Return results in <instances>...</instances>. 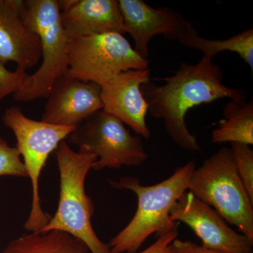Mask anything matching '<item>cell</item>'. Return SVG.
<instances>
[{"label":"cell","mask_w":253,"mask_h":253,"mask_svg":"<svg viewBox=\"0 0 253 253\" xmlns=\"http://www.w3.org/2000/svg\"><path fill=\"white\" fill-rule=\"evenodd\" d=\"M221 68L203 56L196 64L183 62L178 71L164 78L162 85L151 81L141 86L153 118L162 119L168 135L186 151H201L200 145L188 129L186 113L200 105L221 99L246 101L247 91L231 88L222 83Z\"/></svg>","instance_id":"cell-1"},{"label":"cell","mask_w":253,"mask_h":253,"mask_svg":"<svg viewBox=\"0 0 253 253\" xmlns=\"http://www.w3.org/2000/svg\"><path fill=\"white\" fill-rule=\"evenodd\" d=\"M196 168V162L190 161L176 168L168 179L151 186L142 185L134 176H126L119 181L109 179L110 185L133 191L138 200L134 217L110 241L111 253H136L152 234L162 236L178 228V224L171 220V210L187 191Z\"/></svg>","instance_id":"cell-2"},{"label":"cell","mask_w":253,"mask_h":253,"mask_svg":"<svg viewBox=\"0 0 253 253\" xmlns=\"http://www.w3.org/2000/svg\"><path fill=\"white\" fill-rule=\"evenodd\" d=\"M55 154L60 174L59 205L54 217L40 233L63 231L83 241L91 253H111L109 244L98 237L91 224L94 204L84 188L86 176L97 157L73 151L65 140Z\"/></svg>","instance_id":"cell-3"},{"label":"cell","mask_w":253,"mask_h":253,"mask_svg":"<svg viewBox=\"0 0 253 253\" xmlns=\"http://www.w3.org/2000/svg\"><path fill=\"white\" fill-rule=\"evenodd\" d=\"M187 191L253 241V201L236 170L230 148L221 147L195 168Z\"/></svg>","instance_id":"cell-4"},{"label":"cell","mask_w":253,"mask_h":253,"mask_svg":"<svg viewBox=\"0 0 253 253\" xmlns=\"http://www.w3.org/2000/svg\"><path fill=\"white\" fill-rule=\"evenodd\" d=\"M23 18L39 36L42 59L26 84L13 95L18 102H29L47 98L55 82L66 74L70 38L61 24L57 0H24Z\"/></svg>","instance_id":"cell-5"},{"label":"cell","mask_w":253,"mask_h":253,"mask_svg":"<svg viewBox=\"0 0 253 253\" xmlns=\"http://www.w3.org/2000/svg\"><path fill=\"white\" fill-rule=\"evenodd\" d=\"M3 124L14 132L16 146L31 179L33 198L31 212L24 224L31 233H40L51 217L44 212L39 194V179L49 155L76 127L56 126L28 118L18 106L5 110Z\"/></svg>","instance_id":"cell-6"},{"label":"cell","mask_w":253,"mask_h":253,"mask_svg":"<svg viewBox=\"0 0 253 253\" xmlns=\"http://www.w3.org/2000/svg\"><path fill=\"white\" fill-rule=\"evenodd\" d=\"M149 65L120 33L70 38V77L102 86L121 73L147 69Z\"/></svg>","instance_id":"cell-7"},{"label":"cell","mask_w":253,"mask_h":253,"mask_svg":"<svg viewBox=\"0 0 253 253\" xmlns=\"http://www.w3.org/2000/svg\"><path fill=\"white\" fill-rule=\"evenodd\" d=\"M80 152L96 155L92 169L138 167L147 160L141 136H134L117 118L100 110L70 135Z\"/></svg>","instance_id":"cell-8"},{"label":"cell","mask_w":253,"mask_h":253,"mask_svg":"<svg viewBox=\"0 0 253 253\" xmlns=\"http://www.w3.org/2000/svg\"><path fill=\"white\" fill-rule=\"evenodd\" d=\"M170 218L189 226L205 249L218 253H253V241L231 229L219 213L189 191L173 206Z\"/></svg>","instance_id":"cell-9"},{"label":"cell","mask_w":253,"mask_h":253,"mask_svg":"<svg viewBox=\"0 0 253 253\" xmlns=\"http://www.w3.org/2000/svg\"><path fill=\"white\" fill-rule=\"evenodd\" d=\"M126 33L134 41V49L148 60L149 43L161 35L169 41H178L189 22L174 9L154 8L142 0H118Z\"/></svg>","instance_id":"cell-10"},{"label":"cell","mask_w":253,"mask_h":253,"mask_svg":"<svg viewBox=\"0 0 253 253\" xmlns=\"http://www.w3.org/2000/svg\"><path fill=\"white\" fill-rule=\"evenodd\" d=\"M101 93L99 84L63 75L55 82L42 121L56 126L77 127L103 109Z\"/></svg>","instance_id":"cell-11"},{"label":"cell","mask_w":253,"mask_h":253,"mask_svg":"<svg viewBox=\"0 0 253 253\" xmlns=\"http://www.w3.org/2000/svg\"><path fill=\"white\" fill-rule=\"evenodd\" d=\"M150 78L149 68L130 70L120 73L101 86L103 110L146 139L151 136L146 120L149 105L141 86L150 81Z\"/></svg>","instance_id":"cell-12"},{"label":"cell","mask_w":253,"mask_h":253,"mask_svg":"<svg viewBox=\"0 0 253 253\" xmlns=\"http://www.w3.org/2000/svg\"><path fill=\"white\" fill-rule=\"evenodd\" d=\"M24 0H0V62L26 71L41 59L39 36L23 18Z\"/></svg>","instance_id":"cell-13"},{"label":"cell","mask_w":253,"mask_h":253,"mask_svg":"<svg viewBox=\"0 0 253 253\" xmlns=\"http://www.w3.org/2000/svg\"><path fill=\"white\" fill-rule=\"evenodd\" d=\"M61 24L70 38L126 33L118 0L58 1Z\"/></svg>","instance_id":"cell-14"},{"label":"cell","mask_w":253,"mask_h":253,"mask_svg":"<svg viewBox=\"0 0 253 253\" xmlns=\"http://www.w3.org/2000/svg\"><path fill=\"white\" fill-rule=\"evenodd\" d=\"M180 44L190 49L200 50L204 57L212 59L222 51H232L239 54L253 71V29L246 30L226 40H208L199 36L189 22L186 31L178 39Z\"/></svg>","instance_id":"cell-15"},{"label":"cell","mask_w":253,"mask_h":253,"mask_svg":"<svg viewBox=\"0 0 253 253\" xmlns=\"http://www.w3.org/2000/svg\"><path fill=\"white\" fill-rule=\"evenodd\" d=\"M224 119L212 131L214 144L229 142L253 144V101L230 100L223 109Z\"/></svg>","instance_id":"cell-16"},{"label":"cell","mask_w":253,"mask_h":253,"mask_svg":"<svg viewBox=\"0 0 253 253\" xmlns=\"http://www.w3.org/2000/svg\"><path fill=\"white\" fill-rule=\"evenodd\" d=\"M85 244L71 234L52 230L23 234L13 240L1 253H89Z\"/></svg>","instance_id":"cell-17"},{"label":"cell","mask_w":253,"mask_h":253,"mask_svg":"<svg viewBox=\"0 0 253 253\" xmlns=\"http://www.w3.org/2000/svg\"><path fill=\"white\" fill-rule=\"evenodd\" d=\"M231 150L238 174L253 201V151L249 145L241 143L231 144Z\"/></svg>","instance_id":"cell-18"},{"label":"cell","mask_w":253,"mask_h":253,"mask_svg":"<svg viewBox=\"0 0 253 253\" xmlns=\"http://www.w3.org/2000/svg\"><path fill=\"white\" fill-rule=\"evenodd\" d=\"M0 176L28 177L21 154L17 148L9 146L0 136Z\"/></svg>","instance_id":"cell-19"},{"label":"cell","mask_w":253,"mask_h":253,"mask_svg":"<svg viewBox=\"0 0 253 253\" xmlns=\"http://www.w3.org/2000/svg\"><path fill=\"white\" fill-rule=\"evenodd\" d=\"M26 71L16 68L10 71L0 62V103L9 95H14L26 84L29 78Z\"/></svg>","instance_id":"cell-20"},{"label":"cell","mask_w":253,"mask_h":253,"mask_svg":"<svg viewBox=\"0 0 253 253\" xmlns=\"http://www.w3.org/2000/svg\"><path fill=\"white\" fill-rule=\"evenodd\" d=\"M177 237L178 228H176L168 234L158 236V239L154 244L144 251L138 253H171V244Z\"/></svg>","instance_id":"cell-21"},{"label":"cell","mask_w":253,"mask_h":253,"mask_svg":"<svg viewBox=\"0 0 253 253\" xmlns=\"http://www.w3.org/2000/svg\"><path fill=\"white\" fill-rule=\"evenodd\" d=\"M171 253H218L205 249L191 241L176 239L171 244Z\"/></svg>","instance_id":"cell-22"}]
</instances>
